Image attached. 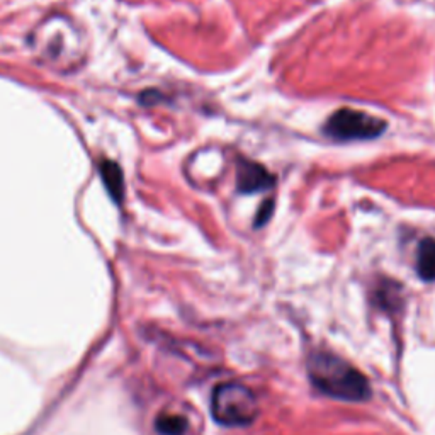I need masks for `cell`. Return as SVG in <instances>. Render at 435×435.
<instances>
[{
    "label": "cell",
    "instance_id": "obj_3",
    "mask_svg": "<svg viewBox=\"0 0 435 435\" xmlns=\"http://www.w3.org/2000/svg\"><path fill=\"white\" fill-rule=\"evenodd\" d=\"M386 131V121L370 116L364 111L344 107L333 112L326 119L323 133L337 142H354V140H373Z\"/></svg>",
    "mask_w": 435,
    "mask_h": 435
},
{
    "label": "cell",
    "instance_id": "obj_2",
    "mask_svg": "<svg viewBox=\"0 0 435 435\" xmlns=\"http://www.w3.org/2000/svg\"><path fill=\"white\" fill-rule=\"evenodd\" d=\"M211 415L221 425L245 427L259 417V401L252 389L240 382L216 386L211 396Z\"/></svg>",
    "mask_w": 435,
    "mask_h": 435
},
{
    "label": "cell",
    "instance_id": "obj_1",
    "mask_svg": "<svg viewBox=\"0 0 435 435\" xmlns=\"http://www.w3.org/2000/svg\"><path fill=\"white\" fill-rule=\"evenodd\" d=\"M308 374L321 393L342 401H364L370 396L368 377L335 354H315Z\"/></svg>",
    "mask_w": 435,
    "mask_h": 435
},
{
    "label": "cell",
    "instance_id": "obj_5",
    "mask_svg": "<svg viewBox=\"0 0 435 435\" xmlns=\"http://www.w3.org/2000/svg\"><path fill=\"white\" fill-rule=\"evenodd\" d=\"M99 170L100 179H102L104 185H106L109 194H111L116 203H121L124 196V177L119 165L111 162V160H104V162L100 163Z\"/></svg>",
    "mask_w": 435,
    "mask_h": 435
},
{
    "label": "cell",
    "instance_id": "obj_4",
    "mask_svg": "<svg viewBox=\"0 0 435 435\" xmlns=\"http://www.w3.org/2000/svg\"><path fill=\"white\" fill-rule=\"evenodd\" d=\"M236 182L241 194H253V192L271 189L276 177L260 163L247 159H239V170H236Z\"/></svg>",
    "mask_w": 435,
    "mask_h": 435
},
{
    "label": "cell",
    "instance_id": "obj_8",
    "mask_svg": "<svg viewBox=\"0 0 435 435\" xmlns=\"http://www.w3.org/2000/svg\"><path fill=\"white\" fill-rule=\"evenodd\" d=\"M272 209H274V201H272V199L265 201V203L262 204L259 215H257V220H255V227H257V228H260L262 225L267 223L269 218L272 216Z\"/></svg>",
    "mask_w": 435,
    "mask_h": 435
},
{
    "label": "cell",
    "instance_id": "obj_7",
    "mask_svg": "<svg viewBox=\"0 0 435 435\" xmlns=\"http://www.w3.org/2000/svg\"><path fill=\"white\" fill-rule=\"evenodd\" d=\"M187 429V420L175 413H162L155 420V430L160 435H184Z\"/></svg>",
    "mask_w": 435,
    "mask_h": 435
},
{
    "label": "cell",
    "instance_id": "obj_6",
    "mask_svg": "<svg viewBox=\"0 0 435 435\" xmlns=\"http://www.w3.org/2000/svg\"><path fill=\"white\" fill-rule=\"evenodd\" d=\"M417 272L424 281H435V239H425L418 245Z\"/></svg>",
    "mask_w": 435,
    "mask_h": 435
}]
</instances>
